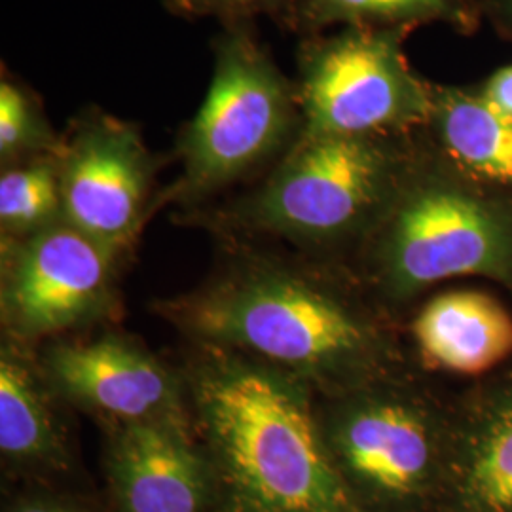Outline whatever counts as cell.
Segmentation results:
<instances>
[{"label":"cell","mask_w":512,"mask_h":512,"mask_svg":"<svg viewBox=\"0 0 512 512\" xmlns=\"http://www.w3.org/2000/svg\"><path fill=\"white\" fill-rule=\"evenodd\" d=\"M171 306L205 346L236 351L296 380H323L357 359L365 327L310 281L274 266H249Z\"/></svg>","instance_id":"3"},{"label":"cell","mask_w":512,"mask_h":512,"mask_svg":"<svg viewBox=\"0 0 512 512\" xmlns=\"http://www.w3.org/2000/svg\"><path fill=\"white\" fill-rule=\"evenodd\" d=\"M444 8L446 0H296L279 25L296 35L310 37L336 21L365 27V23L376 21L425 18Z\"/></svg>","instance_id":"17"},{"label":"cell","mask_w":512,"mask_h":512,"mask_svg":"<svg viewBox=\"0 0 512 512\" xmlns=\"http://www.w3.org/2000/svg\"><path fill=\"white\" fill-rule=\"evenodd\" d=\"M4 255V323L37 338L86 323L105 308L116 251L67 220L27 238H8Z\"/></svg>","instance_id":"7"},{"label":"cell","mask_w":512,"mask_h":512,"mask_svg":"<svg viewBox=\"0 0 512 512\" xmlns=\"http://www.w3.org/2000/svg\"><path fill=\"white\" fill-rule=\"evenodd\" d=\"M107 461L124 512L202 511L213 471L188 423L114 421Z\"/></svg>","instance_id":"10"},{"label":"cell","mask_w":512,"mask_h":512,"mask_svg":"<svg viewBox=\"0 0 512 512\" xmlns=\"http://www.w3.org/2000/svg\"><path fill=\"white\" fill-rule=\"evenodd\" d=\"M484 95L494 103L495 107L505 110L512 116V67L494 74Z\"/></svg>","instance_id":"20"},{"label":"cell","mask_w":512,"mask_h":512,"mask_svg":"<svg viewBox=\"0 0 512 512\" xmlns=\"http://www.w3.org/2000/svg\"><path fill=\"white\" fill-rule=\"evenodd\" d=\"M0 450L19 463L63 459V444L33 374L16 355L0 359Z\"/></svg>","instance_id":"14"},{"label":"cell","mask_w":512,"mask_h":512,"mask_svg":"<svg viewBox=\"0 0 512 512\" xmlns=\"http://www.w3.org/2000/svg\"><path fill=\"white\" fill-rule=\"evenodd\" d=\"M156 169L135 124L82 110L59 152L63 220L116 253L128 249L147 219Z\"/></svg>","instance_id":"6"},{"label":"cell","mask_w":512,"mask_h":512,"mask_svg":"<svg viewBox=\"0 0 512 512\" xmlns=\"http://www.w3.org/2000/svg\"><path fill=\"white\" fill-rule=\"evenodd\" d=\"M387 173L376 137L300 133L264 184L224 215L234 226L296 241L334 238L378 205Z\"/></svg>","instance_id":"4"},{"label":"cell","mask_w":512,"mask_h":512,"mask_svg":"<svg viewBox=\"0 0 512 512\" xmlns=\"http://www.w3.org/2000/svg\"><path fill=\"white\" fill-rule=\"evenodd\" d=\"M302 114L293 78L283 73L253 21L222 25L213 38V76L202 107L184 126L183 171L165 202H202L293 147Z\"/></svg>","instance_id":"2"},{"label":"cell","mask_w":512,"mask_h":512,"mask_svg":"<svg viewBox=\"0 0 512 512\" xmlns=\"http://www.w3.org/2000/svg\"><path fill=\"white\" fill-rule=\"evenodd\" d=\"M330 446L351 475L385 495L416 492L433 461L425 421L410 406L395 401L348 410L332 425Z\"/></svg>","instance_id":"11"},{"label":"cell","mask_w":512,"mask_h":512,"mask_svg":"<svg viewBox=\"0 0 512 512\" xmlns=\"http://www.w3.org/2000/svg\"><path fill=\"white\" fill-rule=\"evenodd\" d=\"M387 264L403 289L458 275H501L507 239L484 205L454 190L423 188L395 213Z\"/></svg>","instance_id":"8"},{"label":"cell","mask_w":512,"mask_h":512,"mask_svg":"<svg viewBox=\"0 0 512 512\" xmlns=\"http://www.w3.org/2000/svg\"><path fill=\"white\" fill-rule=\"evenodd\" d=\"M465 490L478 512H512V403L495 416L478 442Z\"/></svg>","instance_id":"18"},{"label":"cell","mask_w":512,"mask_h":512,"mask_svg":"<svg viewBox=\"0 0 512 512\" xmlns=\"http://www.w3.org/2000/svg\"><path fill=\"white\" fill-rule=\"evenodd\" d=\"M293 82L306 135L376 137L425 109L397 37L366 27L304 38Z\"/></svg>","instance_id":"5"},{"label":"cell","mask_w":512,"mask_h":512,"mask_svg":"<svg viewBox=\"0 0 512 512\" xmlns=\"http://www.w3.org/2000/svg\"><path fill=\"white\" fill-rule=\"evenodd\" d=\"M414 336L433 365L480 374L511 355L512 317L488 294H440L416 317Z\"/></svg>","instance_id":"12"},{"label":"cell","mask_w":512,"mask_h":512,"mask_svg":"<svg viewBox=\"0 0 512 512\" xmlns=\"http://www.w3.org/2000/svg\"><path fill=\"white\" fill-rule=\"evenodd\" d=\"M296 0H162L165 10L175 18L217 19L220 25L255 21L270 16L277 23L289 14Z\"/></svg>","instance_id":"19"},{"label":"cell","mask_w":512,"mask_h":512,"mask_svg":"<svg viewBox=\"0 0 512 512\" xmlns=\"http://www.w3.org/2000/svg\"><path fill=\"white\" fill-rule=\"evenodd\" d=\"M61 219L59 156L2 167L0 224L4 236L27 238Z\"/></svg>","instance_id":"15"},{"label":"cell","mask_w":512,"mask_h":512,"mask_svg":"<svg viewBox=\"0 0 512 512\" xmlns=\"http://www.w3.org/2000/svg\"><path fill=\"white\" fill-rule=\"evenodd\" d=\"M44 368L63 397L110 420L188 423L173 374L124 338L59 344L46 353Z\"/></svg>","instance_id":"9"},{"label":"cell","mask_w":512,"mask_h":512,"mask_svg":"<svg viewBox=\"0 0 512 512\" xmlns=\"http://www.w3.org/2000/svg\"><path fill=\"white\" fill-rule=\"evenodd\" d=\"M440 129L448 152L476 175L512 184V116L482 95L448 93L440 101Z\"/></svg>","instance_id":"13"},{"label":"cell","mask_w":512,"mask_h":512,"mask_svg":"<svg viewBox=\"0 0 512 512\" xmlns=\"http://www.w3.org/2000/svg\"><path fill=\"white\" fill-rule=\"evenodd\" d=\"M16 512H73L63 505L57 503H31V505H23Z\"/></svg>","instance_id":"21"},{"label":"cell","mask_w":512,"mask_h":512,"mask_svg":"<svg viewBox=\"0 0 512 512\" xmlns=\"http://www.w3.org/2000/svg\"><path fill=\"white\" fill-rule=\"evenodd\" d=\"M202 351L190 391L234 511L359 512L304 384L236 351Z\"/></svg>","instance_id":"1"},{"label":"cell","mask_w":512,"mask_h":512,"mask_svg":"<svg viewBox=\"0 0 512 512\" xmlns=\"http://www.w3.org/2000/svg\"><path fill=\"white\" fill-rule=\"evenodd\" d=\"M63 137L55 133L37 93L10 74L0 80V160L2 167L59 156Z\"/></svg>","instance_id":"16"}]
</instances>
